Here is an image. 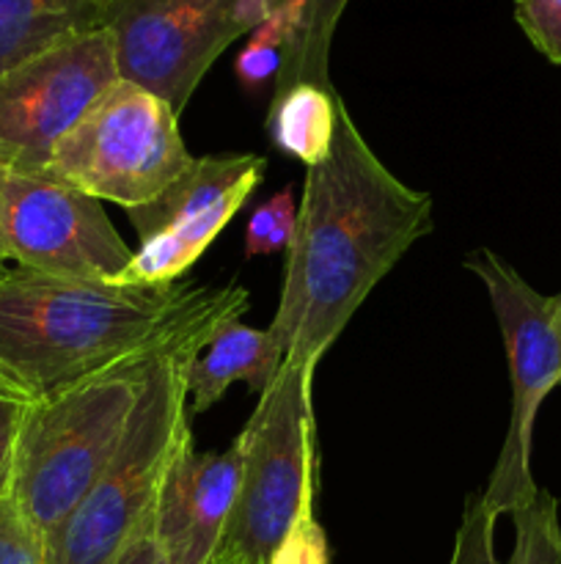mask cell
Wrapping results in <instances>:
<instances>
[{
	"label": "cell",
	"mask_w": 561,
	"mask_h": 564,
	"mask_svg": "<svg viewBox=\"0 0 561 564\" xmlns=\"http://www.w3.org/2000/svg\"><path fill=\"white\" fill-rule=\"evenodd\" d=\"M432 229V196L385 169L339 99L330 154L306 169L278 312L267 325L284 364L314 383L352 314Z\"/></svg>",
	"instance_id": "obj_1"
},
{
	"label": "cell",
	"mask_w": 561,
	"mask_h": 564,
	"mask_svg": "<svg viewBox=\"0 0 561 564\" xmlns=\"http://www.w3.org/2000/svg\"><path fill=\"white\" fill-rule=\"evenodd\" d=\"M248 312L242 286H130L9 268L0 275V375L36 397L154 356Z\"/></svg>",
	"instance_id": "obj_2"
},
{
	"label": "cell",
	"mask_w": 561,
	"mask_h": 564,
	"mask_svg": "<svg viewBox=\"0 0 561 564\" xmlns=\"http://www.w3.org/2000/svg\"><path fill=\"white\" fill-rule=\"evenodd\" d=\"M163 352L86 375L28 408L9 496L42 538L44 554L124 444L143 386Z\"/></svg>",
	"instance_id": "obj_3"
},
{
	"label": "cell",
	"mask_w": 561,
	"mask_h": 564,
	"mask_svg": "<svg viewBox=\"0 0 561 564\" xmlns=\"http://www.w3.org/2000/svg\"><path fill=\"white\" fill-rule=\"evenodd\" d=\"M209 330L154 361L124 444L55 534L47 564H119L127 545L152 521L170 463L193 441L185 369Z\"/></svg>",
	"instance_id": "obj_4"
},
{
	"label": "cell",
	"mask_w": 561,
	"mask_h": 564,
	"mask_svg": "<svg viewBox=\"0 0 561 564\" xmlns=\"http://www.w3.org/2000/svg\"><path fill=\"white\" fill-rule=\"evenodd\" d=\"M237 438L242 444L240 485L212 564H267L317 494L311 383L300 369L280 364Z\"/></svg>",
	"instance_id": "obj_5"
},
{
	"label": "cell",
	"mask_w": 561,
	"mask_h": 564,
	"mask_svg": "<svg viewBox=\"0 0 561 564\" xmlns=\"http://www.w3.org/2000/svg\"><path fill=\"white\" fill-rule=\"evenodd\" d=\"M190 163L179 113L154 91L119 77L55 143L44 176L132 209L154 202Z\"/></svg>",
	"instance_id": "obj_6"
},
{
	"label": "cell",
	"mask_w": 561,
	"mask_h": 564,
	"mask_svg": "<svg viewBox=\"0 0 561 564\" xmlns=\"http://www.w3.org/2000/svg\"><path fill=\"white\" fill-rule=\"evenodd\" d=\"M462 264L487 290L509 364V427L482 494L484 505L501 518L520 510L539 490L531 474L534 422L544 397L561 383V339L553 325V297L534 290L506 259L479 248Z\"/></svg>",
	"instance_id": "obj_7"
},
{
	"label": "cell",
	"mask_w": 561,
	"mask_h": 564,
	"mask_svg": "<svg viewBox=\"0 0 561 564\" xmlns=\"http://www.w3.org/2000/svg\"><path fill=\"white\" fill-rule=\"evenodd\" d=\"M267 14L270 0H113L105 31L119 75L182 113L223 50Z\"/></svg>",
	"instance_id": "obj_8"
},
{
	"label": "cell",
	"mask_w": 561,
	"mask_h": 564,
	"mask_svg": "<svg viewBox=\"0 0 561 564\" xmlns=\"http://www.w3.org/2000/svg\"><path fill=\"white\" fill-rule=\"evenodd\" d=\"M0 220L9 262L50 279L116 281L135 253L99 198L44 174L0 165Z\"/></svg>",
	"instance_id": "obj_9"
},
{
	"label": "cell",
	"mask_w": 561,
	"mask_h": 564,
	"mask_svg": "<svg viewBox=\"0 0 561 564\" xmlns=\"http://www.w3.org/2000/svg\"><path fill=\"white\" fill-rule=\"evenodd\" d=\"M262 154H207L193 163L143 207L124 209L141 246L113 284L163 286L201 259L215 237L262 185Z\"/></svg>",
	"instance_id": "obj_10"
},
{
	"label": "cell",
	"mask_w": 561,
	"mask_h": 564,
	"mask_svg": "<svg viewBox=\"0 0 561 564\" xmlns=\"http://www.w3.org/2000/svg\"><path fill=\"white\" fill-rule=\"evenodd\" d=\"M110 33L50 47L0 77V165L44 174L55 143L119 80Z\"/></svg>",
	"instance_id": "obj_11"
},
{
	"label": "cell",
	"mask_w": 561,
	"mask_h": 564,
	"mask_svg": "<svg viewBox=\"0 0 561 564\" xmlns=\"http://www.w3.org/2000/svg\"><path fill=\"white\" fill-rule=\"evenodd\" d=\"M240 468V438L223 452H198L193 441L182 446L152 512V540L163 564H212L229 527Z\"/></svg>",
	"instance_id": "obj_12"
},
{
	"label": "cell",
	"mask_w": 561,
	"mask_h": 564,
	"mask_svg": "<svg viewBox=\"0 0 561 564\" xmlns=\"http://www.w3.org/2000/svg\"><path fill=\"white\" fill-rule=\"evenodd\" d=\"M284 364L278 341L270 328H251L242 323V314L220 319L196 356L187 361V411L201 416L218 405L229 386L245 383L251 394L262 397Z\"/></svg>",
	"instance_id": "obj_13"
},
{
	"label": "cell",
	"mask_w": 561,
	"mask_h": 564,
	"mask_svg": "<svg viewBox=\"0 0 561 564\" xmlns=\"http://www.w3.org/2000/svg\"><path fill=\"white\" fill-rule=\"evenodd\" d=\"M113 0H0V77L50 47L102 31Z\"/></svg>",
	"instance_id": "obj_14"
},
{
	"label": "cell",
	"mask_w": 561,
	"mask_h": 564,
	"mask_svg": "<svg viewBox=\"0 0 561 564\" xmlns=\"http://www.w3.org/2000/svg\"><path fill=\"white\" fill-rule=\"evenodd\" d=\"M339 99L336 88L306 80L275 91L267 116L273 147L286 158L300 160L306 169L322 163L333 147Z\"/></svg>",
	"instance_id": "obj_15"
},
{
	"label": "cell",
	"mask_w": 561,
	"mask_h": 564,
	"mask_svg": "<svg viewBox=\"0 0 561 564\" xmlns=\"http://www.w3.org/2000/svg\"><path fill=\"white\" fill-rule=\"evenodd\" d=\"M350 0H270V11L289 25V53L275 91L295 83L330 86V44Z\"/></svg>",
	"instance_id": "obj_16"
},
{
	"label": "cell",
	"mask_w": 561,
	"mask_h": 564,
	"mask_svg": "<svg viewBox=\"0 0 561 564\" xmlns=\"http://www.w3.org/2000/svg\"><path fill=\"white\" fill-rule=\"evenodd\" d=\"M515 545L504 564H561L559 501L539 488L528 505L512 512Z\"/></svg>",
	"instance_id": "obj_17"
},
{
	"label": "cell",
	"mask_w": 561,
	"mask_h": 564,
	"mask_svg": "<svg viewBox=\"0 0 561 564\" xmlns=\"http://www.w3.org/2000/svg\"><path fill=\"white\" fill-rule=\"evenodd\" d=\"M297 207L292 187H280L275 196L258 204L245 226V257H270V253L289 251L295 237Z\"/></svg>",
	"instance_id": "obj_18"
},
{
	"label": "cell",
	"mask_w": 561,
	"mask_h": 564,
	"mask_svg": "<svg viewBox=\"0 0 561 564\" xmlns=\"http://www.w3.org/2000/svg\"><path fill=\"white\" fill-rule=\"evenodd\" d=\"M495 523L498 516L484 505L482 494L468 496L449 564H504L495 551Z\"/></svg>",
	"instance_id": "obj_19"
},
{
	"label": "cell",
	"mask_w": 561,
	"mask_h": 564,
	"mask_svg": "<svg viewBox=\"0 0 561 564\" xmlns=\"http://www.w3.org/2000/svg\"><path fill=\"white\" fill-rule=\"evenodd\" d=\"M286 50L284 42L278 36L267 31V28L258 25L256 31L251 33L245 47L237 55V80L248 88V91H262V88L273 86L278 80L280 69H284Z\"/></svg>",
	"instance_id": "obj_20"
},
{
	"label": "cell",
	"mask_w": 561,
	"mask_h": 564,
	"mask_svg": "<svg viewBox=\"0 0 561 564\" xmlns=\"http://www.w3.org/2000/svg\"><path fill=\"white\" fill-rule=\"evenodd\" d=\"M267 564H330L328 534L314 516V499L306 501Z\"/></svg>",
	"instance_id": "obj_21"
},
{
	"label": "cell",
	"mask_w": 561,
	"mask_h": 564,
	"mask_svg": "<svg viewBox=\"0 0 561 564\" xmlns=\"http://www.w3.org/2000/svg\"><path fill=\"white\" fill-rule=\"evenodd\" d=\"M0 564H47L42 538L9 494L0 496Z\"/></svg>",
	"instance_id": "obj_22"
},
{
	"label": "cell",
	"mask_w": 561,
	"mask_h": 564,
	"mask_svg": "<svg viewBox=\"0 0 561 564\" xmlns=\"http://www.w3.org/2000/svg\"><path fill=\"white\" fill-rule=\"evenodd\" d=\"M515 20L550 64H561V0H515Z\"/></svg>",
	"instance_id": "obj_23"
},
{
	"label": "cell",
	"mask_w": 561,
	"mask_h": 564,
	"mask_svg": "<svg viewBox=\"0 0 561 564\" xmlns=\"http://www.w3.org/2000/svg\"><path fill=\"white\" fill-rule=\"evenodd\" d=\"M31 394L16 389L11 380H6L0 375V496L9 494L16 438H20L22 422H25V413L31 408Z\"/></svg>",
	"instance_id": "obj_24"
},
{
	"label": "cell",
	"mask_w": 561,
	"mask_h": 564,
	"mask_svg": "<svg viewBox=\"0 0 561 564\" xmlns=\"http://www.w3.org/2000/svg\"><path fill=\"white\" fill-rule=\"evenodd\" d=\"M119 564H163V560H160L157 554V545H154L152 540V521H148L146 529H143L130 545H127V551L121 554Z\"/></svg>",
	"instance_id": "obj_25"
},
{
	"label": "cell",
	"mask_w": 561,
	"mask_h": 564,
	"mask_svg": "<svg viewBox=\"0 0 561 564\" xmlns=\"http://www.w3.org/2000/svg\"><path fill=\"white\" fill-rule=\"evenodd\" d=\"M9 270V253H6V242H3V220H0V275Z\"/></svg>",
	"instance_id": "obj_26"
},
{
	"label": "cell",
	"mask_w": 561,
	"mask_h": 564,
	"mask_svg": "<svg viewBox=\"0 0 561 564\" xmlns=\"http://www.w3.org/2000/svg\"><path fill=\"white\" fill-rule=\"evenodd\" d=\"M553 325L556 330H559V339H561V292L559 295H553Z\"/></svg>",
	"instance_id": "obj_27"
}]
</instances>
